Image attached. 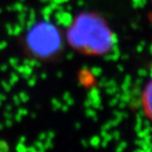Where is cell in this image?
Masks as SVG:
<instances>
[{
	"instance_id": "obj_2",
	"label": "cell",
	"mask_w": 152,
	"mask_h": 152,
	"mask_svg": "<svg viewBox=\"0 0 152 152\" xmlns=\"http://www.w3.org/2000/svg\"><path fill=\"white\" fill-rule=\"evenodd\" d=\"M25 46L33 57L49 60L60 52L62 46L61 34L53 23L42 20L28 29L25 36Z\"/></svg>"
},
{
	"instance_id": "obj_3",
	"label": "cell",
	"mask_w": 152,
	"mask_h": 152,
	"mask_svg": "<svg viewBox=\"0 0 152 152\" xmlns=\"http://www.w3.org/2000/svg\"><path fill=\"white\" fill-rule=\"evenodd\" d=\"M142 106L148 118L152 122V79L148 81L142 92Z\"/></svg>"
},
{
	"instance_id": "obj_1",
	"label": "cell",
	"mask_w": 152,
	"mask_h": 152,
	"mask_svg": "<svg viewBox=\"0 0 152 152\" xmlns=\"http://www.w3.org/2000/svg\"><path fill=\"white\" fill-rule=\"evenodd\" d=\"M67 40L76 50L96 55L109 49L111 35L101 18L91 13H83L75 18L69 28Z\"/></svg>"
}]
</instances>
